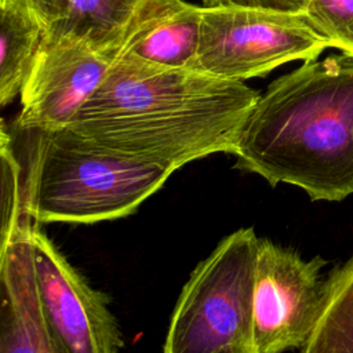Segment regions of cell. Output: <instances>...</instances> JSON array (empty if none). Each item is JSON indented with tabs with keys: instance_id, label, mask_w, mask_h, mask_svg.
I'll return each instance as SVG.
<instances>
[{
	"instance_id": "obj_13",
	"label": "cell",
	"mask_w": 353,
	"mask_h": 353,
	"mask_svg": "<svg viewBox=\"0 0 353 353\" xmlns=\"http://www.w3.org/2000/svg\"><path fill=\"white\" fill-rule=\"evenodd\" d=\"M301 353H353V256L327 274L323 307Z\"/></svg>"
},
{
	"instance_id": "obj_9",
	"label": "cell",
	"mask_w": 353,
	"mask_h": 353,
	"mask_svg": "<svg viewBox=\"0 0 353 353\" xmlns=\"http://www.w3.org/2000/svg\"><path fill=\"white\" fill-rule=\"evenodd\" d=\"M30 228L0 244V353H69L40 307L33 277Z\"/></svg>"
},
{
	"instance_id": "obj_12",
	"label": "cell",
	"mask_w": 353,
	"mask_h": 353,
	"mask_svg": "<svg viewBox=\"0 0 353 353\" xmlns=\"http://www.w3.org/2000/svg\"><path fill=\"white\" fill-rule=\"evenodd\" d=\"M142 0H66L62 18L44 39H74L116 58L123 34Z\"/></svg>"
},
{
	"instance_id": "obj_16",
	"label": "cell",
	"mask_w": 353,
	"mask_h": 353,
	"mask_svg": "<svg viewBox=\"0 0 353 353\" xmlns=\"http://www.w3.org/2000/svg\"><path fill=\"white\" fill-rule=\"evenodd\" d=\"M306 0H203V7H252L302 14Z\"/></svg>"
},
{
	"instance_id": "obj_4",
	"label": "cell",
	"mask_w": 353,
	"mask_h": 353,
	"mask_svg": "<svg viewBox=\"0 0 353 353\" xmlns=\"http://www.w3.org/2000/svg\"><path fill=\"white\" fill-rule=\"evenodd\" d=\"M258 237L240 228L222 239L183 285L163 353H259L252 290Z\"/></svg>"
},
{
	"instance_id": "obj_10",
	"label": "cell",
	"mask_w": 353,
	"mask_h": 353,
	"mask_svg": "<svg viewBox=\"0 0 353 353\" xmlns=\"http://www.w3.org/2000/svg\"><path fill=\"white\" fill-rule=\"evenodd\" d=\"M203 6L185 0H142L119 44L117 57L161 68H192Z\"/></svg>"
},
{
	"instance_id": "obj_6",
	"label": "cell",
	"mask_w": 353,
	"mask_h": 353,
	"mask_svg": "<svg viewBox=\"0 0 353 353\" xmlns=\"http://www.w3.org/2000/svg\"><path fill=\"white\" fill-rule=\"evenodd\" d=\"M327 265L320 256L303 259L268 239L258 240L252 313L259 353L302 349L319 320Z\"/></svg>"
},
{
	"instance_id": "obj_5",
	"label": "cell",
	"mask_w": 353,
	"mask_h": 353,
	"mask_svg": "<svg viewBox=\"0 0 353 353\" xmlns=\"http://www.w3.org/2000/svg\"><path fill=\"white\" fill-rule=\"evenodd\" d=\"M330 41L302 14L252 7H203L190 69L233 81L265 76L294 61H313Z\"/></svg>"
},
{
	"instance_id": "obj_7",
	"label": "cell",
	"mask_w": 353,
	"mask_h": 353,
	"mask_svg": "<svg viewBox=\"0 0 353 353\" xmlns=\"http://www.w3.org/2000/svg\"><path fill=\"white\" fill-rule=\"evenodd\" d=\"M29 239L43 316L69 353H117L123 339L108 299L80 276L39 225L30 228Z\"/></svg>"
},
{
	"instance_id": "obj_3",
	"label": "cell",
	"mask_w": 353,
	"mask_h": 353,
	"mask_svg": "<svg viewBox=\"0 0 353 353\" xmlns=\"http://www.w3.org/2000/svg\"><path fill=\"white\" fill-rule=\"evenodd\" d=\"M34 223H95L132 214L174 170L95 148L66 130L10 128Z\"/></svg>"
},
{
	"instance_id": "obj_17",
	"label": "cell",
	"mask_w": 353,
	"mask_h": 353,
	"mask_svg": "<svg viewBox=\"0 0 353 353\" xmlns=\"http://www.w3.org/2000/svg\"><path fill=\"white\" fill-rule=\"evenodd\" d=\"M25 6L46 28V32L58 22L66 7V0H12Z\"/></svg>"
},
{
	"instance_id": "obj_8",
	"label": "cell",
	"mask_w": 353,
	"mask_h": 353,
	"mask_svg": "<svg viewBox=\"0 0 353 353\" xmlns=\"http://www.w3.org/2000/svg\"><path fill=\"white\" fill-rule=\"evenodd\" d=\"M114 57L74 39H44L21 91L14 130H62L106 76Z\"/></svg>"
},
{
	"instance_id": "obj_15",
	"label": "cell",
	"mask_w": 353,
	"mask_h": 353,
	"mask_svg": "<svg viewBox=\"0 0 353 353\" xmlns=\"http://www.w3.org/2000/svg\"><path fill=\"white\" fill-rule=\"evenodd\" d=\"M302 15L332 48L353 55V0H306Z\"/></svg>"
},
{
	"instance_id": "obj_11",
	"label": "cell",
	"mask_w": 353,
	"mask_h": 353,
	"mask_svg": "<svg viewBox=\"0 0 353 353\" xmlns=\"http://www.w3.org/2000/svg\"><path fill=\"white\" fill-rule=\"evenodd\" d=\"M44 25L22 4L0 0V105L11 103L33 69Z\"/></svg>"
},
{
	"instance_id": "obj_2",
	"label": "cell",
	"mask_w": 353,
	"mask_h": 353,
	"mask_svg": "<svg viewBox=\"0 0 353 353\" xmlns=\"http://www.w3.org/2000/svg\"><path fill=\"white\" fill-rule=\"evenodd\" d=\"M236 168L272 186L301 188L313 201L353 193V55L303 62L272 81L248 114Z\"/></svg>"
},
{
	"instance_id": "obj_14",
	"label": "cell",
	"mask_w": 353,
	"mask_h": 353,
	"mask_svg": "<svg viewBox=\"0 0 353 353\" xmlns=\"http://www.w3.org/2000/svg\"><path fill=\"white\" fill-rule=\"evenodd\" d=\"M1 230L0 244L8 241L17 232L29 229L34 222L25 207L23 168L10 130L1 124ZM37 225V223H36Z\"/></svg>"
},
{
	"instance_id": "obj_1",
	"label": "cell",
	"mask_w": 353,
	"mask_h": 353,
	"mask_svg": "<svg viewBox=\"0 0 353 353\" xmlns=\"http://www.w3.org/2000/svg\"><path fill=\"white\" fill-rule=\"evenodd\" d=\"M259 95L244 81L117 57L62 130L106 152L176 171L208 154H233Z\"/></svg>"
}]
</instances>
